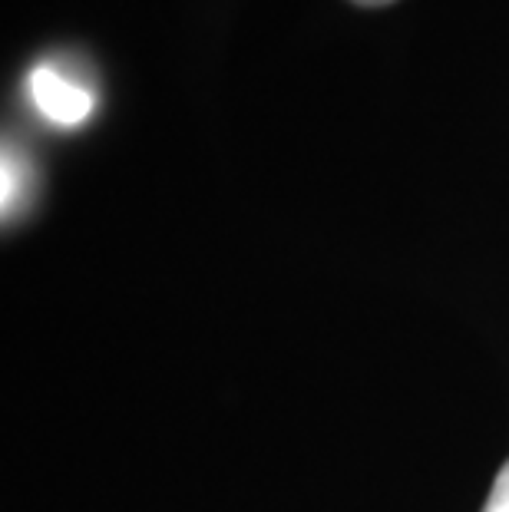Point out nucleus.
Instances as JSON below:
<instances>
[{
  "label": "nucleus",
  "mask_w": 509,
  "mask_h": 512,
  "mask_svg": "<svg viewBox=\"0 0 509 512\" xmlns=\"http://www.w3.org/2000/svg\"><path fill=\"white\" fill-rule=\"evenodd\" d=\"M30 96L37 110L60 126H77L93 113V93L53 67H37L30 73Z\"/></svg>",
  "instance_id": "1"
},
{
  "label": "nucleus",
  "mask_w": 509,
  "mask_h": 512,
  "mask_svg": "<svg viewBox=\"0 0 509 512\" xmlns=\"http://www.w3.org/2000/svg\"><path fill=\"white\" fill-rule=\"evenodd\" d=\"M351 4H357V7H387V4H394V0H351Z\"/></svg>",
  "instance_id": "4"
},
{
  "label": "nucleus",
  "mask_w": 509,
  "mask_h": 512,
  "mask_svg": "<svg viewBox=\"0 0 509 512\" xmlns=\"http://www.w3.org/2000/svg\"><path fill=\"white\" fill-rule=\"evenodd\" d=\"M20 199V159L10 149H4V212Z\"/></svg>",
  "instance_id": "2"
},
{
  "label": "nucleus",
  "mask_w": 509,
  "mask_h": 512,
  "mask_svg": "<svg viewBox=\"0 0 509 512\" xmlns=\"http://www.w3.org/2000/svg\"><path fill=\"white\" fill-rule=\"evenodd\" d=\"M483 512H509V460L500 470V476H496V483L490 489V499H486Z\"/></svg>",
  "instance_id": "3"
}]
</instances>
